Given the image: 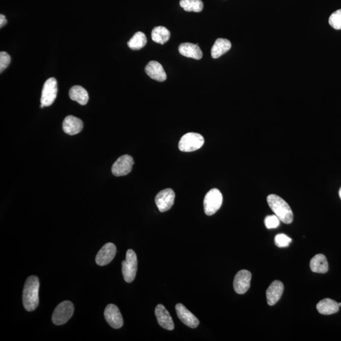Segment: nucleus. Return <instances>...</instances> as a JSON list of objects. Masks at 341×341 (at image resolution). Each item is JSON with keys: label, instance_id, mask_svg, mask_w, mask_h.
Here are the masks:
<instances>
[{"label": "nucleus", "instance_id": "1", "mask_svg": "<svg viewBox=\"0 0 341 341\" xmlns=\"http://www.w3.org/2000/svg\"><path fill=\"white\" fill-rule=\"evenodd\" d=\"M39 281L38 277L32 276L26 280L23 290L22 300L26 310H35L39 305Z\"/></svg>", "mask_w": 341, "mask_h": 341}, {"label": "nucleus", "instance_id": "2", "mask_svg": "<svg viewBox=\"0 0 341 341\" xmlns=\"http://www.w3.org/2000/svg\"><path fill=\"white\" fill-rule=\"evenodd\" d=\"M269 207L277 218L284 224H289L293 221V213L287 203L278 195L271 194L267 198Z\"/></svg>", "mask_w": 341, "mask_h": 341}, {"label": "nucleus", "instance_id": "3", "mask_svg": "<svg viewBox=\"0 0 341 341\" xmlns=\"http://www.w3.org/2000/svg\"><path fill=\"white\" fill-rule=\"evenodd\" d=\"M73 312V303L69 301H63L55 309L52 316V321L56 326H62L69 321Z\"/></svg>", "mask_w": 341, "mask_h": 341}, {"label": "nucleus", "instance_id": "4", "mask_svg": "<svg viewBox=\"0 0 341 341\" xmlns=\"http://www.w3.org/2000/svg\"><path fill=\"white\" fill-rule=\"evenodd\" d=\"M204 144V139L200 134L188 133L181 137L179 142V149L182 152H190L200 149Z\"/></svg>", "mask_w": 341, "mask_h": 341}, {"label": "nucleus", "instance_id": "5", "mask_svg": "<svg viewBox=\"0 0 341 341\" xmlns=\"http://www.w3.org/2000/svg\"><path fill=\"white\" fill-rule=\"evenodd\" d=\"M138 260L136 253L129 249L126 252L125 260L122 261V273L124 279L128 283L133 282L136 278Z\"/></svg>", "mask_w": 341, "mask_h": 341}, {"label": "nucleus", "instance_id": "6", "mask_svg": "<svg viewBox=\"0 0 341 341\" xmlns=\"http://www.w3.org/2000/svg\"><path fill=\"white\" fill-rule=\"evenodd\" d=\"M223 195L218 189H213L205 195L203 206L206 215L213 216L221 208Z\"/></svg>", "mask_w": 341, "mask_h": 341}, {"label": "nucleus", "instance_id": "7", "mask_svg": "<svg viewBox=\"0 0 341 341\" xmlns=\"http://www.w3.org/2000/svg\"><path fill=\"white\" fill-rule=\"evenodd\" d=\"M57 93L58 84L56 78L51 77L47 79L42 91L41 104L44 107H47L54 104L57 98Z\"/></svg>", "mask_w": 341, "mask_h": 341}, {"label": "nucleus", "instance_id": "8", "mask_svg": "<svg viewBox=\"0 0 341 341\" xmlns=\"http://www.w3.org/2000/svg\"><path fill=\"white\" fill-rule=\"evenodd\" d=\"M134 165V159L129 155H121L113 164L112 173L115 176L127 175L130 173Z\"/></svg>", "mask_w": 341, "mask_h": 341}, {"label": "nucleus", "instance_id": "9", "mask_svg": "<svg viewBox=\"0 0 341 341\" xmlns=\"http://www.w3.org/2000/svg\"><path fill=\"white\" fill-rule=\"evenodd\" d=\"M175 194L173 190L167 189L158 193L155 198L157 207L161 213H165L173 207Z\"/></svg>", "mask_w": 341, "mask_h": 341}, {"label": "nucleus", "instance_id": "10", "mask_svg": "<svg viewBox=\"0 0 341 341\" xmlns=\"http://www.w3.org/2000/svg\"><path fill=\"white\" fill-rule=\"evenodd\" d=\"M252 274L247 270H242L238 272L234 277L233 287L235 292L239 295L245 294L249 290Z\"/></svg>", "mask_w": 341, "mask_h": 341}, {"label": "nucleus", "instance_id": "11", "mask_svg": "<svg viewBox=\"0 0 341 341\" xmlns=\"http://www.w3.org/2000/svg\"><path fill=\"white\" fill-rule=\"evenodd\" d=\"M106 321L114 329H120L123 325V317L119 308L113 304H110L104 310Z\"/></svg>", "mask_w": 341, "mask_h": 341}, {"label": "nucleus", "instance_id": "12", "mask_svg": "<svg viewBox=\"0 0 341 341\" xmlns=\"http://www.w3.org/2000/svg\"><path fill=\"white\" fill-rule=\"evenodd\" d=\"M116 253V246L112 243H107L97 253L96 257V264L99 266L108 265L113 260Z\"/></svg>", "mask_w": 341, "mask_h": 341}, {"label": "nucleus", "instance_id": "13", "mask_svg": "<svg viewBox=\"0 0 341 341\" xmlns=\"http://www.w3.org/2000/svg\"><path fill=\"white\" fill-rule=\"evenodd\" d=\"M176 310L178 318L186 326L192 329L199 326V320L181 303L177 304Z\"/></svg>", "mask_w": 341, "mask_h": 341}, {"label": "nucleus", "instance_id": "14", "mask_svg": "<svg viewBox=\"0 0 341 341\" xmlns=\"http://www.w3.org/2000/svg\"><path fill=\"white\" fill-rule=\"evenodd\" d=\"M284 292V284L279 281L272 282L266 292L267 301L269 305L273 306L278 302Z\"/></svg>", "mask_w": 341, "mask_h": 341}, {"label": "nucleus", "instance_id": "15", "mask_svg": "<svg viewBox=\"0 0 341 341\" xmlns=\"http://www.w3.org/2000/svg\"><path fill=\"white\" fill-rule=\"evenodd\" d=\"M155 314L160 326L168 330L174 329V324L173 319L165 306L159 304L155 308Z\"/></svg>", "mask_w": 341, "mask_h": 341}, {"label": "nucleus", "instance_id": "16", "mask_svg": "<svg viewBox=\"0 0 341 341\" xmlns=\"http://www.w3.org/2000/svg\"><path fill=\"white\" fill-rule=\"evenodd\" d=\"M84 124L83 121L73 116H68L63 122V129L65 134L74 136L83 130Z\"/></svg>", "mask_w": 341, "mask_h": 341}, {"label": "nucleus", "instance_id": "17", "mask_svg": "<svg viewBox=\"0 0 341 341\" xmlns=\"http://www.w3.org/2000/svg\"><path fill=\"white\" fill-rule=\"evenodd\" d=\"M145 72L153 80L158 82H164L166 80L167 76L163 66L156 61H151L148 63L145 68Z\"/></svg>", "mask_w": 341, "mask_h": 341}, {"label": "nucleus", "instance_id": "18", "mask_svg": "<svg viewBox=\"0 0 341 341\" xmlns=\"http://www.w3.org/2000/svg\"><path fill=\"white\" fill-rule=\"evenodd\" d=\"M179 52L185 57L193 58L195 60H200L203 57L202 50L199 46L190 43H182L179 45Z\"/></svg>", "mask_w": 341, "mask_h": 341}, {"label": "nucleus", "instance_id": "19", "mask_svg": "<svg viewBox=\"0 0 341 341\" xmlns=\"http://www.w3.org/2000/svg\"><path fill=\"white\" fill-rule=\"evenodd\" d=\"M317 309L320 313L329 316L338 312L339 306L336 301L326 298L317 303Z\"/></svg>", "mask_w": 341, "mask_h": 341}, {"label": "nucleus", "instance_id": "20", "mask_svg": "<svg viewBox=\"0 0 341 341\" xmlns=\"http://www.w3.org/2000/svg\"><path fill=\"white\" fill-rule=\"evenodd\" d=\"M310 266L311 271L316 273L324 274L329 270V264L326 256L317 254L311 259Z\"/></svg>", "mask_w": 341, "mask_h": 341}, {"label": "nucleus", "instance_id": "21", "mask_svg": "<svg viewBox=\"0 0 341 341\" xmlns=\"http://www.w3.org/2000/svg\"><path fill=\"white\" fill-rule=\"evenodd\" d=\"M231 47V42L226 39L219 38L217 39L211 49V56L214 59H217L225 54Z\"/></svg>", "mask_w": 341, "mask_h": 341}, {"label": "nucleus", "instance_id": "22", "mask_svg": "<svg viewBox=\"0 0 341 341\" xmlns=\"http://www.w3.org/2000/svg\"><path fill=\"white\" fill-rule=\"evenodd\" d=\"M70 99L81 105H86L89 101V94L83 87L75 86L71 87L69 91Z\"/></svg>", "mask_w": 341, "mask_h": 341}, {"label": "nucleus", "instance_id": "23", "mask_svg": "<svg viewBox=\"0 0 341 341\" xmlns=\"http://www.w3.org/2000/svg\"><path fill=\"white\" fill-rule=\"evenodd\" d=\"M151 36L152 41L155 43L164 44L167 43L170 39L171 33L166 28L158 26L153 29Z\"/></svg>", "mask_w": 341, "mask_h": 341}, {"label": "nucleus", "instance_id": "24", "mask_svg": "<svg viewBox=\"0 0 341 341\" xmlns=\"http://www.w3.org/2000/svg\"><path fill=\"white\" fill-rule=\"evenodd\" d=\"M147 44V38L142 32H137L128 42V46L131 49L139 50Z\"/></svg>", "mask_w": 341, "mask_h": 341}, {"label": "nucleus", "instance_id": "25", "mask_svg": "<svg viewBox=\"0 0 341 341\" xmlns=\"http://www.w3.org/2000/svg\"><path fill=\"white\" fill-rule=\"evenodd\" d=\"M179 5L186 12H200L203 8L202 0H181Z\"/></svg>", "mask_w": 341, "mask_h": 341}, {"label": "nucleus", "instance_id": "26", "mask_svg": "<svg viewBox=\"0 0 341 341\" xmlns=\"http://www.w3.org/2000/svg\"><path fill=\"white\" fill-rule=\"evenodd\" d=\"M329 23L330 26L336 30L341 29V9L332 13L330 16Z\"/></svg>", "mask_w": 341, "mask_h": 341}, {"label": "nucleus", "instance_id": "27", "mask_svg": "<svg viewBox=\"0 0 341 341\" xmlns=\"http://www.w3.org/2000/svg\"><path fill=\"white\" fill-rule=\"evenodd\" d=\"M292 242V240L284 234H277L275 238V243H276L277 247L279 248L289 247L290 243Z\"/></svg>", "mask_w": 341, "mask_h": 341}, {"label": "nucleus", "instance_id": "28", "mask_svg": "<svg viewBox=\"0 0 341 341\" xmlns=\"http://www.w3.org/2000/svg\"><path fill=\"white\" fill-rule=\"evenodd\" d=\"M280 219L276 215L267 216L265 225L268 229L276 228L279 226Z\"/></svg>", "mask_w": 341, "mask_h": 341}, {"label": "nucleus", "instance_id": "29", "mask_svg": "<svg viewBox=\"0 0 341 341\" xmlns=\"http://www.w3.org/2000/svg\"><path fill=\"white\" fill-rule=\"evenodd\" d=\"M11 58L6 52L0 53V71L3 72L9 65Z\"/></svg>", "mask_w": 341, "mask_h": 341}, {"label": "nucleus", "instance_id": "30", "mask_svg": "<svg viewBox=\"0 0 341 341\" xmlns=\"http://www.w3.org/2000/svg\"><path fill=\"white\" fill-rule=\"evenodd\" d=\"M7 23V20L6 17L4 15H0V28L4 27V25H6Z\"/></svg>", "mask_w": 341, "mask_h": 341}, {"label": "nucleus", "instance_id": "31", "mask_svg": "<svg viewBox=\"0 0 341 341\" xmlns=\"http://www.w3.org/2000/svg\"><path fill=\"white\" fill-rule=\"evenodd\" d=\"M339 196H340V198L341 199V188H340V189L339 190Z\"/></svg>", "mask_w": 341, "mask_h": 341}, {"label": "nucleus", "instance_id": "32", "mask_svg": "<svg viewBox=\"0 0 341 341\" xmlns=\"http://www.w3.org/2000/svg\"><path fill=\"white\" fill-rule=\"evenodd\" d=\"M338 305H339V307L341 306V303H338Z\"/></svg>", "mask_w": 341, "mask_h": 341}]
</instances>
